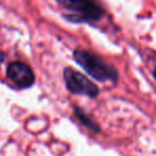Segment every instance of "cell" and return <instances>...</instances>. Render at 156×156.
Segmentation results:
<instances>
[{
	"label": "cell",
	"mask_w": 156,
	"mask_h": 156,
	"mask_svg": "<svg viewBox=\"0 0 156 156\" xmlns=\"http://www.w3.org/2000/svg\"><path fill=\"white\" fill-rule=\"evenodd\" d=\"M74 58L76 62L83 67L86 72L98 81H117L119 75L117 69L106 61L88 50H75Z\"/></svg>",
	"instance_id": "obj_1"
},
{
	"label": "cell",
	"mask_w": 156,
	"mask_h": 156,
	"mask_svg": "<svg viewBox=\"0 0 156 156\" xmlns=\"http://www.w3.org/2000/svg\"><path fill=\"white\" fill-rule=\"evenodd\" d=\"M57 2L72 12L69 20L73 22H95L104 14L103 9L94 0H57Z\"/></svg>",
	"instance_id": "obj_2"
},
{
	"label": "cell",
	"mask_w": 156,
	"mask_h": 156,
	"mask_svg": "<svg viewBox=\"0 0 156 156\" xmlns=\"http://www.w3.org/2000/svg\"><path fill=\"white\" fill-rule=\"evenodd\" d=\"M63 76L67 90L72 93L86 95L89 98H96L100 93V89L95 83L72 67L64 69Z\"/></svg>",
	"instance_id": "obj_3"
},
{
	"label": "cell",
	"mask_w": 156,
	"mask_h": 156,
	"mask_svg": "<svg viewBox=\"0 0 156 156\" xmlns=\"http://www.w3.org/2000/svg\"><path fill=\"white\" fill-rule=\"evenodd\" d=\"M8 77L18 88H29L34 83L35 77L32 69L24 62H12L7 69Z\"/></svg>",
	"instance_id": "obj_4"
},
{
	"label": "cell",
	"mask_w": 156,
	"mask_h": 156,
	"mask_svg": "<svg viewBox=\"0 0 156 156\" xmlns=\"http://www.w3.org/2000/svg\"><path fill=\"white\" fill-rule=\"evenodd\" d=\"M74 112H75V115L77 117V119L79 120V121H80L81 123L86 126V127H88L90 130H92V132H94V133L100 132V127H98V124H96L94 121H92V120L90 119V118L88 117L85 112H83V111H81V109L75 108Z\"/></svg>",
	"instance_id": "obj_5"
},
{
	"label": "cell",
	"mask_w": 156,
	"mask_h": 156,
	"mask_svg": "<svg viewBox=\"0 0 156 156\" xmlns=\"http://www.w3.org/2000/svg\"><path fill=\"white\" fill-rule=\"evenodd\" d=\"M3 58H5V55H3L2 52H0V63L3 61Z\"/></svg>",
	"instance_id": "obj_6"
},
{
	"label": "cell",
	"mask_w": 156,
	"mask_h": 156,
	"mask_svg": "<svg viewBox=\"0 0 156 156\" xmlns=\"http://www.w3.org/2000/svg\"><path fill=\"white\" fill-rule=\"evenodd\" d=\"M154 77H155V79H156V69L154 71Z\"/></svg>",
	"instance_id": "obj_7"
}]
</instances>
